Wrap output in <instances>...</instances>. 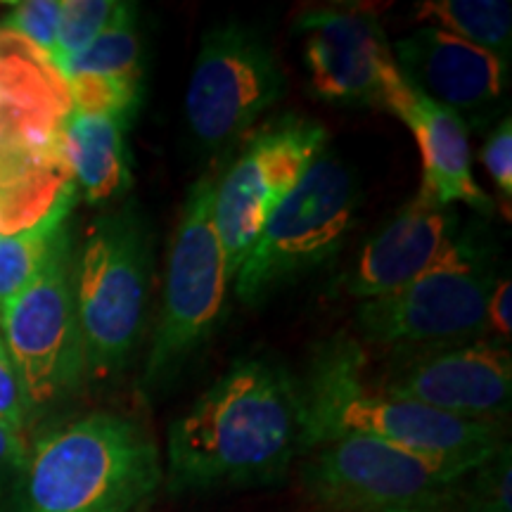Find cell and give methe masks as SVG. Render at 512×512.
Wrapping results in <instances>:
<instances>
[{"mask_svg": "<svg viewBox=\"0 0 512 512\" xmlns=\"http://www.w3.org/2000/svg\"><path fill=\"white\" fill-rule=\"evenodd\" d=\"M302 453L299 382L264 358H240L171 422L164 482L171 494L264 486Z\"/></svg>", "mask_w": 512, "mask_h": 512, "instance_id": "obj_1", "label": "cell"}, {"mask_svg": "<svg viewBox=\"0 0 512 512\" xmlns=\"http://www.w3.org/2000/svg\"><path fill=\"white\" fill-rule=\"evenodd\" d=\"M302 389L304 453L339 437H368L475 472L503 444V422L463 420L382 394L368 380V354L356 337L325 339L313 351Z\"/></svg>", "mask_w": 512, "mask_h": 512, "instance_id": "obj_2", "label": "cell"}, {"mask_svg": "<svg viewBox=\"0 0 512 512\" xmlns=\"http://www.w3.org/2000/svg\"><path fill=\"white\" fill-rule=\"evenodd\" d=\"M164 484L157 441L138 420L91 413L27 448L15 512H140Z\"/></svg>", "mask_w": 512, "mask_h": 512, "instance_id": "obj_3", "label": "cell"}, {"mask_svg": "<svg viewBox=\"0 0 512 512\" xmlns=\"http://www.w3.org/2000/svg\"><path fill=\"white\" fill-rule=\"evenodd\" d=\"M72 98L48 55L0 29V235L46 219L76 190L64 147Z\"/></svg>", "mask_w": 512, "mask_h": 512, "instance_id": "obj_4", "label": "cell"}, {"mask_svg": "<svg viewBox=\"0 0 512 512\" xmlns=\"http://www.w3.org/2000/svg\"><path fill=\"white\" fill-rule=\"evenodd\" d=\"M361 190L354 171L325 147L271 211L233 278L245 304H259L299 275L330 264L356 223Z\"/></svg>", "mask_w": 512, "mask_h": 512, "instance_id": "obj_5", "label": "cell"}, {"mask_svg": "<svg viewBox=\"0 0 512 512\" xmlns=\"http://www.w3.org/2000/svg\"><path fill=\"white\" fill-rule=\"evenodd\" d=\"M152 278V242L133 207L100 216L74 264V304L86 351V373H119L143 335Z\"/></svg>", "mask_w": 512, "mask_h": 512, "instance_id": "obj_6", "label": "cell"}, {"mask_svg": "<svg viewBox=\"0 0 512 512\" xmlns=\"http://www.w3.org/2000/svg\"><path fill=\"white\" fill-rule=\"evenodd\" d=\"M230 287L214 226V181L200 178L185 197L166 259L162 316L152 335L140 387L157 392L200 351L223 313Z\"/></svg>", "mask_w": 512, "mask_h": 512, "instance_id": "obj_7", "label": "cell"}, {"mask_svg": "<svg viewBox=\"0 0 512 512\" xmlns=\"http://www.w3.org/2000/svg\"><path fill=\"white\" fill-rule=\"evenodd\" d=\"M304 491L332 512H453L465 494L463 467L368 437L309 448Z\"/></svg>", "mask_w": 512, "mask_h": 512, "instance_id": "obj_8", "label": "cell"}, {"mask_svg": "<svg viewBox=\"0 0 512 512\" xmlns=\"http://www.w3.org/2000/svg\"><path fill=\"white\" fill-rule=\"evenodd\" d=\"M285 74L259 31L240 22L202 36L185 91V121L202 150L223 152L283 98Z\"/></svg>", "mask_w": 512, "mask_h": 512, "instance_id": "obj_9", "label": "cell"}, {"mask_svg": "<svg viewBox=\"0 0 512 512\" xmlns=\"http://www.w3.org/2000/svg\"><path fill=\"white\" fill-rule=\"evenodd\" d=\"M494 283L489 256L467 240L451 264L358 304V342L399 351L484 337L486 302Z\"/></svg>", "mask_w": 512, "mask_h": 512, "instance_id": "obj_10", "label": "cell"}, {"mask_svg": "<svg viewBox=\"0 0 512 512\" xmlns=\"http://www.w3.org/2000/svg\"><path fill=\"white\" fill-rule=\"evenodd\" d=\"M69 235L46 266L0 311V337L10 351L31 413L74 394L86 377V351L74 304Z\"/></svg>", "mask_w": 512, "mask_h": 512, "instance_id": "obj_11", "label": "cell"}, {"mask_svg": "<svg viewBox=\"0 0 512 512\" xmlns=\"http://www.w3.org/2000/svg\"><path fill=\"white\" fill-rule=\"evenodd\" d=\"M328 133L318 121L283 117L242 147L219 183H214V226L233 285L278 202L325 150Z\"/></svg>", "mask_w": 512, "mask_h": 512, "instance_id": "obj_12", "label": "cell"}, {"mask_svg": "<svg viewBox=\"0 0 512 512\" xmlns=\"http://www.w3.org/2000/svg\"><path fill=\"white\" fill-rule=\"evenodd\" d=\"M373 387L453 418L503 422L512 399V358L501 339L486 337L399 349Z\"/></svg>", "mask_w": 512, "mask_h": 512, "instance_id": "obj_13", "label": "cell"}, {"mask_svg": "<svg viewBox=\"0 0 512 512\" xmlns=\"http://www.w3.org/2000/svg\"><path fill=\"white\" fill-rule=\"evenodd\" d=\"M297 31L316 98L349 107H384L401 69L370 5L311 8L302 12Z\"/></svg>", "mask_w": 512, "mask_h": 512, "instance_id": "obj_14", "label": "cell"}, {"mask_svg": "<svg viewBox=\"0 0 512 512\" xmlns=\"http://www.w3.org/2000/svg\"><path fill=\"white\" fill-rule=\"evenodd\" d=\"M465 245L467 238L458 233L456 211L420 188L418 195L366 242L344 285L351 297L368 302L451 264Z\"/></svg>", "mask_w": 512, "mask_h": 512, "instance_id": "obj_15", "label": "cell"}, {"mask_svg": "<svg viewBox=\"0 0 512 512\" xmlns=\"http://www.w3.org/2000/svg\"><path fill=\"white\" fill-rule=\"evenodd\" d=\"M403 79L465 121H482L508 91V60L434 27H415L392 48Z\"/></svg>", "mask_w": 512, "mask_h": 512, "instance_id": "obj_16", "label": "cell"}, {"mask_svg": "<svg viewBox=\"0 0 512 512\" xmlns=\"http://www.w3.org/2000/svg\"><path fill=\"white\" fill-rule=\"evenodd\" d=\"M384 110L399 117L413 133L422 157V185L441 204H467L477 214H494V202L479 188L472 171V150L467 124L437 102L422 95L406 79L394 83Z\"/></svg>", "mask_w": 512, "mask_h": 512, "instance_id": "obj_17", "label": "cell"}, {"mask_svg": "<svg viewBox=\"0 0 512 512\" xmlns=\"http://www.w3.org/2000/svg\"><path fill=\"white\" fill-rule=\"evenodd\" d=\"M57 72L64 81L83 76L112 95L119 107L136 114L143 93V46L136 5L119 3L105 31L83 53L64 60Z\"/></svg>", "mask_w": 512, "mask_h": 512, "instance_id": "obj_18", "label": "cell"}, {"mask_svg": "<svg viewBox=\"0 0 512 512\" xmlns=\"http://www.w3.org/2000/svg\"><path fill=\"white\" fill-rule=\"evenodd\" d=\"M126 121L107 114L69 112L64 147L74 183L91 204L124 192L131 181L126 155Z\"/></svg>", "mask_w": 512, "mask_h": 512, "instance_id": "obj_19", "label": "cell"}, {"mask_svg": "<svg viewBox=\"0 0 512 512\" xmlns=\"http://www.w3.org/2000/svg\"><path fill=\"white\" fill-rule=\"evenodd\" d=\"M418 27H434L472 46L510 57L512 15L501 0H425L413 12Z\"/></svg>", "mask_w": 512, "mask_h": 512, "instance_id": "obj_20", "label": "cell"}, {"mask_svg": "<svg viewBox=\"0 0 512 512\" xmlns=\"http://www.w3.org/2000/svg\"><path fill=\"white\" fill-rule=\"evenodd\" d=\"M76 202V190L55 204L53 211L27 230L15 235H0V311L46 266L48 256L64 233L67 219Z\"/></svg>", "mask_w": 512, "mask_h": 512, "instance_id": "obj_21", "label": "cell"}, {"mask_svg": "<svg viewBox=\"0 0 512 512\" xmlns=\"http://www.w3.org/2000/svg\"><path fill=\"white\" fill-rule=\"evenodd\" d=\"M114 0H64L60 29H57V46L50 62L55 69L64 60L79 55L105 31L117 12Z\"/></svg>", "mask_w": 512, "mask_h": 512, "instance_id": "obj_22", "label": "cell"}, {"mask_svg": "<svg viewBox=\"0 0 512 512\" xmlns=\"http://www.w3.org/2000/svg\"><path fill=\"white\" fill-rule=\"evenodd\" d=\"M62 3L60 0H22L10 5V15L3 29L12 31L19 38L31 43L43 55L53 57L57 46V29H60Z\"/></svg>", "mask_w": 512, "mask_h": 512, "instance_id": "obj_23", "label": "cell"}, {"mask_svg": "<svg viewBox=\"0 0 512 512\" xmlns=\"http://www.w3.org/2000/svg\"><path fill=\"white\" fill-rule=\"evenodd\" d=\"M477 477L465 489L460 512H510V446L477 467Z\"/></svg>", "mask_w": 512, "mask_h": 512, "instance_id": "obj_24", "label": "cell"}, {"mask_svg": "<svg viewBox=\"0 0 512 512\" xmlns=\"http://www.w3.org/2000/svg\"><path fill=\"white\" fill-rule=\"evenodd\" d=\"M31 415V406L24 392L22 380L12 363L10 351L0 337V425L8 430L22 434Z\"/></svg>", "mask_w": 512, "mask_h": 512, "instance_id": "obj_25", "label": "cell"}, {"mask_svg": "<svg viewBox=\"0 0 512 512\" xmlns=\"http://www.w3.org/2000/svg\"><path fill=\"white\" fill-rule=\"evenodd\" d=\"M482 164L491 181L496 183L505 204L512 202V124L510 117L501 119L494 131L489 133L482 147Z\"/></svg>", "mask_w": 512, "mask_h": 512, "instance_id": "obj_26", "label": "cell"}, {"mask_svg": "<svg viewBox=\"0 0 512 512\" xmlns=\"http://www.w3.org/2000/svg\"><path fill=\"white\" fill-rule=\"evenodd\" d=\"M27 444L22 434L0 425V510L5 503H12L24 460H27Z\"/></svg>", "mask_w": 512, "mask_h": 512, "instance_id": "obj_27", "label": "cell"}, {"mask_svg": "<svg viewBox=\"0 0 512 512\" xmlns=\"http://www.w3.org/2000/svg\"><path fill=\"white\" fill-rule=\"evenodd\" d=\"M512 283L510 278H498L486 302V330H494L498 339H510L512 332Z\"/></svg>", "mask_w": 512, "mask_h": 512, "instance_id": "obj_28", "label": "cell"}]
</instances>
